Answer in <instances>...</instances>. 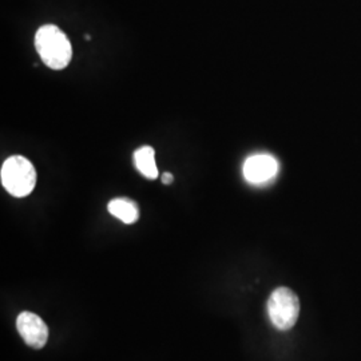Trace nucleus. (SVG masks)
I'll use <instances>...</instances> for the list:
<instances>
[{
	"mask_svg": "<svg viewBox=\"0 0 361 361\" xmlns=\"http://www.w3.org/2000/svg\"><path fill=\"white\" fill-rule=\"evenodd\" d=\"M35 49L43 63L51 70H63L73 58V47L67 35L54 25L39 28L35 34Z\"/></svg>",
	"mask_w": 361,
	"mask_h": 361,
	"instance_id": "f257e3e1",
	"label": "nucleus"
},
{
	"mask_svg": "<svg viewBox=\"0 0 361 361\" xmlns=\"http://www.w3.org/2000/svg\"><path fill=\"white\" fill-rule=\"evenodd\" d=\"M0 178L8 193L22 198L34 190L37 185V171L34 165L22 155H13L1 166Z\"/></svg>",
	"mask_w": 361,
	"mask_h": 361,
	"instance_id": "f03ea898",
	"label": "nucleus"
},
{
	"mask_svg": "<svg viewBox=\"0 0 361 361\" xmlns=\"http://www.w3.org/2000/svg\"><path fill=\"white\" fill-rule=\"evenodd\" d=\"M268 314L279 331L292 329L300 314V301L296 293L286 286L277 288L268 300Z\"/></svg>",
	"mask_w": 361,
	"mask_h": 361,
	"instance_id": "7ed1b4c3",
	"label": "nucleus"
},
{
	"mask_svg": "<svg viewBox=\"0 0 361 361\" xmlns=\"http://www.w3.org/2000/svg\"><path fill=\"white\" fill-rule=\"evenodd\" d=\"M16 328L19 335L31 348L42 349L49 340V326L38 314L31 312H22L18 316Z\"/></svg>",
	"mask_w": 361,
	"mask_h": 361,
	"instance_id": "20e7f679",
	"label": "nucleus"
},
{
	"mask_svg": "<svg viewBox=\"0 0 361 361\" xmlns=\"http://www.w3.org/2000/svg\"><path fill=\"white\" fill-rule=\"evenodd\" d=\"M243 173L249 183L264 185L277 176L279 162L271 154L250 155L244 164Z\"/></svg>",
	"mask_w": 361,
	"mask_h": 361,
	"instance_id": "39448f33",
	"label": "nucleus"
},
{
	"mask_svg": "<svg viewBox=\"0 0 361 361\" xmlns=\"http://www.w3.org/2000/svg\"><path fill=\"white\" fill-rule=\"evenodd\" d=\"M109 213L123 224H134L140 219V209L137 204L128 198H116L109 202Z\"/></svg>",
	"mask_w": 361,
	"mask_h": 361,
	"instance_id": "423d86ee",
	"label": "nucleus"
},
{
	"mask_svg": "<svg viewBox=\"0 0 361 361\" xmlns=\"http://www.w3.org/2000/svg\"><path fill=\"white\" fill-rule=\"evenodd\" d=\"M134 162L140 173L149 180L158 177V169L155 164V152L150 146H143L134 153Z\"/></svg>",
	"mask_w": 361,
	"mask_h": 361,
	"instance_id": "0eeeda50",
	"label": "nucleus"
},
{
	"mask_svg": "<svg viewBox=\"0 0 361 361\" xmlns=\"http://www.w3.org/2000/svg\"><path fill=\"white\" fill-rule=\"evenodd\" d=\"M173 180H174V177H173V174H171V173H165V174L162 176V182H164V183H166V185L173 183Z\"/></svg>",
	"mask_w": 361,
	"mask_h": 361,
	"instance_id": "6e6552de",
	"label": "nucleus"
}]
</instances>
